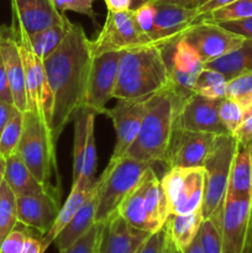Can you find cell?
I'll use <instances>...</instances> for the list:
<instances>
[{
    "label": "cell",
    "instance_id": "1",
    "mask_svg": "<svg viewBox=\"0 0 252 253\" xmlns=\"http://www.w3.org/2000/svg\"><path fill=\"white\" fill-rule=\"evenodd\" d=\"M91 59L90 40L82 25L71 22L61 44L42 61L53 96L49 136L54 147L64 127L73 123L78 111L85 105Z\"/></svg>",
    "mask_w": 252,
    "mask_h": 253
},
{
    "label": "cell",
    "instance_id": "2",
    "mask_svg": "<svg viewBox=\"0 0 252 253\" xmlns=\"http://www.w3.org/2000/svg\"><path fill=\"white\" fill-rule=\"evenodd\" d=\"M185 99L178 93L172 82L151 95L137 137L125 156L151 165L155 162L167 163L178 131V113Z\"/></svg>",
    "mask_w": 252,
    "mask_h": 253
},
{
    "label": "cell",
    "instance_id": "3",
    "mask_svg": "<svg viewBox=\"0 0 252 253\" xmlns=\"http://www.w3.org/2000/svg\"><path fill=\"white\" fill-rule=\"evenodd\" d=\"M170 84L165 48L158 44L121 52L114 98L133 100L148 98Z\"/></svg>",
    "mask_w": 252,
    "mask_h": 253
},
{
    "label": "cell",
    "instance_id": "4",
    "mask_svg": "<svg viewBox=\"0 0 252 253\" xmlns=\"http://www.w3.org/2000/svg\"><path fill=\"white\" fill-rule=\"evenodd\" d=\"M151 166V163L141 162L127 156L111 158L103 174L96 179V222H105L111 215L118 211L124 200L141 182L146 170Z\"/></svg>",
    "mask_w": 252,
    "mask_h": 253
},
{
    "label": "cell",
    "instance_id": "5",
    "mask_svg": "<svg viewBox=\"0 0 252 253\" xmlns=\"http://www.w3.org/2000/svg\"><path fill=\"white\" fill-rule=\"evenodd\" d=\"M16 152L36 179L44 187H51L49 178L51 169L56 166V147L51 141L48 128L36 111L24 113L22 133Z\"/></svg>",
    "mask_w": 252,
    "mask_h": 253
},
{
    "label": "cell",
    "instance_id": "6",
    "mask_svg": "<svg viewBox=\"0 0 252 253\" xmlns=\"http://www.w3.org/2000/svg\"><path fill=\"white\" fill-rule=\"evenodd\" d=\"M237 150L239 143L234 136H216L214 147L204 163L205 188L202 205L204 219L211 216L224 204L230 172Z\"/></svg>",
    "mask_w": 252,
    "mask_h": 253
},
{
    "label": "cell",
    "instance_id": "7",
    "mask_svg": "<svg viewBox=\"0 0 252 253\" xmlns=\"http://www.w3.org/2000/svg\"><path fill=\"white\" fill-rule=\"evenodd\" d=\"M204 188V167L169 168L161 179V189L169 215L190 214L202 209Z\"/></svg>",
    "mask_w": 252,
    "mask_h": 253
},
{
    "label": "cell",
    "instance_id": "8",
    "mask_svg": "<svg viewBox=\"0 0 252 253\" xmlns=\"http://www.w3.org/2000/svg\"><path fill=\"white\" fill-rule=\"evenodd\" d=\"M155 44L138 30L132 10L108 11L105 22L93 41L91 54L99 56L105 52H124L137 47Z\"/></svg>",
    "mask_w": 252,
    "mask_h": 253
},
{
    "label": "cell",
    "instance_id": "9",
    "mask_svg": "<svg viewBox=\"0 0 252 253\" xmlns=\"http://www.w3.org/2000/svg\"><path fill=\"white\" fill-rule=\"evenodd\" d=\"M252 232V198L226 194L222 205V253H244Z\"/></svg>",
    "mask_w": 252,
    "mask_h": 253
},
{
    "label": "cell",
    "instance_id": "10",
    "mask_svg": "<svg viewBox=\"0 0 252 253\" xmlns=\"http://www.w3.org/2000/svg\"><path fill=\"white\" fill-rule=\"evenodd\" d=\"M120 57L121 52H105L91 59L84 108L96 115L104 114L106 104L114 98Z\"/></svg>",
    "mask_w": 252,
    "mask_h": 253
},
{
    "label": "cell",
    "instance_id": "11",
    "mask_svg": "<svg viewBox=\"0 0 252 253\" xmlns=\"http://www.w3.org/2000/svg\"><path fill=\"white\" fill-rule=\"evenodd\" d=\"M182 37L199 53L204 63L235 51L245 41L242 36L214 22H199Z\"/></svg>",
    "mask_w": 252,
    "mask_h": 253
},
{
    "label": "cell",
    "instance_id": "12",
    "mask_svg": "<svg viewBox=\"0 0 252 253\" xmlns=\"http://www.w3.org/2000/svg\"><path fill=\"white\" fill-rule=\"evenodd\" d=\"M220 100L207 99L198 93L190 94L179 108L177 130L214 133L216 136L230 135L217 113Z\"/></svg>",
    "mask_w": 252,
    "mask_h": 253
},
{
    "label": "cell",
    "instance_id": "13",
    "mask_svg": "<svg viewBox=\"0 0 252 253\" xmlns=\"http://www.w3.org/2000/svg\"><path fill=\"white\" fill-rule=\"evenodd\" d=\"M148 98L119 100L118 105L111 109H105L104 115L113 121L116 135L115 147L111 158L125 156L130 146L136 140L145 116Z\"/></svg>",
    "mask_w": 252,
    "mask_h": 253
},
{
    "label": "cell",
    "instance_id": "14",
    "mask_svg": "<svg viewBox=\"0 0 252 253\" xmlns=\"http://www.w3.org/2000/svg\"><path fill=\"white\" fill-rule=\"evenodd\" d=\"M16 208L17 221L44 236L53 226L61 209L59 195L52 188L37 194L16 197Z\"/></svg>",
    "mask_w": 252,
    "mask_h": 253
},
{
    "label": "cell",
    "instance_id": "15",
    "mask_svg": "<svg viewBox=\"0 0 252 253\" xmlns=\"http://www.w3.org/2000/svg\"><path fill=\"white\" fill-rule=\"evenodd\" d=\"M156 16L151 40L155 44L166 46L175 43L188 30L199 24V11L197 7H184L178 5H155Z\"/></svg>",
    "mask_w": 252,
    "mask_h": 253
},
{
    "label": "cell",
    "instance_id": "16",
    "mask_svg": "<svg viewBox=\"0 0 252 253\" xmlns=\"http://www.w3.org/2000/svg\"><path fill=\"white\" fill-rule=\"evenodd\" d=\"M215 140L216 135L214 133L178 130L167 160L168 168L204 167Z\"/></svg>",
    "mask_w": 252,
    "mask_h": 253
},
{
    "label": "cell",
    "instance_id": "17",
    "mask_svg": "<svg viewBox=\"0 0 252 253\" xmlns=\"http://www.w3.org/2000/svg\"><path fill=\"white\" fill-rule=\"evenodd\" d=\"M11 4L12 26L27 36L68 20L66 14L56 9L51 0H11Z\"/></svg>",
    "mask_w": 252,
    "mask_h": 253
},
{
    "label": "cell",
    "instance_id": "18",
    "mask_svg": "<svg viewBox=\"0 0 252 253\" xmlns=\"http://www.w3.org/2000/svg\"><path fill=\"white\" fill-rule=\"evenodd\" d=\"M0 49L5 72L11 86L14 104L20 111L25 113L29 110V104L25 86L24 64L20 54L16 31L12 26H0Z\"/></svg>",
    "mask_w": 252,
    "mask_h": 253
},
{
    "label": "cell",
    "instance_id": "19",
    "mask_svg": "<svg viewBox=\"0 0 252 253\" xmlns=\"http://www.w3.org/2000/svg\"><path fill=\"white\" fill-rule=\"evenodd\" d=\"M150 235L131 226L116 211L104 222L98 253H136Z\"/></svg>",
    "mask_w": 252,
    "mask_h": 253
},
{
    "label": "cell",
    "instance_id": "20",
    "mask_svg": "<svg viewBox=\"0 0 252 253\" xmlns=\"http://www.w3.org/2000/svg\"><path fill=\"white\" fill-rule=\"evenodd\" d=\"M203 67L204 62L199 53L183 37L175 41L169 64L170 82L184 98L194 93L195 81Z\"/></svg>",
    "mask_w": 252,
    "mask_h": 253
},
{
    "label": "cell",
    "instance_id": "21",
    "mask_svg": "<svg viewBox=\"0 0 252 253\" xmlns=\"http://www.w3.org/2000/svg\"><path fill=\"white\" fill-rule=\"evenodd\" d=\"M95 180H88L85 178H79L73 185H72V190L69 193L68 198H67L66 203H64L63 207L59 209L58 215H57V219L54 221L53 226L51 227L48 232H47L44 236L41 237L42 241V249L46 251L49 246H51L52 242L54 241V239L57 237V235L64 229L67 224L72 220V217L77 214L81 207L83 205V203L85 202L86 198L89 197L91 192H93L94 187H95Z\"/></svg>",
    "mask_w": 252,
    "mask_h": 253
},
{
    "label": "cell",
    "instance_id": "22",
    "mask_svg": "<svg viewBox=\"0 0 252 253\" xmlns=\"http://www.w3.org/2000/svg\"><path fill=\"white\" fill-rule=\"evenodd\" d=\"M96 208H98V184L95 183L93 192L89 194L81 209L54 239L53 242L59 252L71 246L95 224Z\"/></svg>",
    "mask_w": 252,
    "mask_h": 253
},
{
    "label": "cell",
    "instance_id": "23",
    "mask_svg": "<svg viewBox=\"0 0 252 253\" xmlns=\"http://www.w3.org/2000/svg\"><path fill=\"white\" fill-rule=\"evenodd\" d=\"M143 184V207L150 222L151 231L156 232L162 229L170 216L163 199L161 180L156 175L152 166L146 170L142 178Z\"/></svg>",
    "mask_w": 252,
    "mask_h": 253
},
{
    "label": "cell",
    "instance_id": "24",
    "mask_svg": "<svg viewBox=\"0 0 252 253\" xmlns=\"http://www.w3.org/2000/svg\"><path fill=\"white\" fill-rule=\"evenodd\" d=\"M5 182L7 183L10 189L14 192L16 197L37 194V193L52 189V187H44L36 179V177L27 168L17 152L12 153L10 157L6 158Z\"/></svg>",
    "mask_w": 252,
    "mask_h": 253
},
{
    "label": "cell",
    "instance_id": "25",
    "mask_svg": "<svg viewBox=\"0 0 252 253\" xmlns=\"http://www.w3.org/2000/svg\"><path fill=\"white\" fill-rule=\"evenodd\" d=\"M226 194L252 198V142L242 147L239 146L232 162Z\"/></svg>",
    "mask_w": 252,
    "mask_h": 253
},
{
    "label": "cell",
    "instance_id": "26",
    "mask_svg": "<svg viewBox=\"0 0 252 253\" xmlns=\"http://www.w3.org/2000/svg\"><path fill=\"white\" fill-rule=\"evenodd\" d=\"M203 220L202 209L184 215H170L166 226L173 246L178 252L183 253L194 241L199 232Z\"/></svg>",
    "mask_w": 252,
    "mask_h": 253
},
{
    "label": "cell",
    "instance_id": "27",
    "mask_svg": "<svg viewBox=\"0 0 252 253\" xmlns=\"http://www.w3.org/2000/svg\"><path fill=\"white\" fill-rule=\"evenodd\" d=\"M204 67L220 72L227 81L241 73L252 72V40L245 39L239 48L214 61L207 62Z\"/></svg>",
    "mask_w": 252,
    "mask_h": 253
},
{
    "label": "cell",
    "instance_id": "28",
    "mask_svg": "<svg viewBox=\"0 0 252 253\" xmlns=\"http://www.w3.org/2000/svg\"><path fill=\"white\" fill-rule=\"evenodd\" d=\"M69 25H71V21L68 19L67 21L62 22V24H56L51 27H47V29L36 32V34L31 35V36H27L24 32L19 31L14 26L12 27L16 31V35L21 36L26 41L27 46L31 49L32 53L39 59L43 61L63 41L64 36H66L67 31H68Z\"/></svg>",
    "mask_w": 252,
    "mask_h": 253
},
{
    "label": "cell",
    "instance_id": "29",
    "mask_svg": "<svg viewBox=\"0 0 252 253\" xmlns=\"http://www.w3.org/2000/svg\"><path fill=\"white\" fill-rule=\"evenodd\" d=\"M91 114L94 111L86 108H82L74 119V141H73V180L72 184L81 178L83 170L84 152H85L86 137H88V126Z\"/></svg>",
    "mask_w": 252,
    "mask_h": 253
},
{
    "label": "cell",
    "instance_id": "30",
    "mask_svg": "<svg viewBox=\"0 0 252 253\" xmlns=\"http://www.w3.org/2000/svg\"><path fill=\"white\" fill-rule=\"evenodd\" d=\"M221 214L222 207L219 208L211 216L203 220L200 225L198 236L203 253H222Z\"/></svg>",
    "mask_w": 252,
    "mask_h": 253
},
{
    "label": "cell",
    "instance_id": "31",
    "mask_svg": "<svg viewBox=\"0 0 252 253\" xmlns=\"http://www.w3.org/2000/svg\"><path fill=\"white\" fill-rule=\"evenodd\" d=\"M17 222L16 195L4 180L0 188V246Z\"/></svg>",
    "mask_w": 252,
    "mask_h": 253
},
{
    "label": "cell",
    "instance_id": "32",
    "mask_svg": "<svg viewBox=\"0 0 252 253\" xmlns=\"http://www.w3.org/2000/svg\"><path fill=\"white\" fill-rule=\"evenodd\" d=\"M250 16H252V0H236L214 11L199 15V22L220 24V22L236 21Z\"/></svg>",
    "mask_w": 252,
    "mask_h": 253
},
{
    "label": "cell",
    "instance_id": "33",
    "mask_svg": "<svg viewBox=\"0 0 252 253\" xmlns=\"http://www.w3.org/2000/svg\"><path fill=\"white\" fill-rule=\"evenodd\" d=\"M226 98L235 100L247 110L252 105V72H246L227 81Z\"/></svg>",
    "mask_w": 252,
    "mask_h": 253
},
{
    "label": "cell",
    "instance_id": "34",
    "mask_svg": "<svg viewBox=\"0 0 252 253\" xmlns=\"http://www.w3.org/2000/svg\"><path fill=\"white\" fill-rule=\"evenodd\" d=\"M22 123H24V113L17 110L2 130L0 135V156L4 158L10 157L12 153L16 152L21 138Z\"/></svg>",
    "mask_w": 252,
    "mask_h": 253
},
{
    "label": "cell",
    "instance_id": "35",
    "mask_svg": "<svg viewBox=\"0 0 252 253\" xmlns=\"http://www.w3.org/2000/svg\"><path fill=\"white\" fill-rule=\"evenodd\" d=\"M220 121L230 135H234L244 121V110L241 105L229 98H222L217 106Z\"/></svg>",
    "mask_w": 252,
    "mask_h": 253
},
{
    "label": "cell",
    "instance_id": "36",
    "mask_svg": "<svg viewBox=\"0 0 252 253\" xmlns=\"http://www.w3.org/2000/svg\"><path fill=\"white\" fill-rule=\"evenodd\" d=\"M104 222H95L76 242L59 253H98Z\"/></svg>",
    "mask_w": 252,
    "mask_h": 253
},
{
    "label": "cell",
    "instance_id": "37",
    "mask_svg": "<svg viewBox=\"0 0 252 253\" xmlns=\"http://www.w3.org/2000/svg\"><path fill=\"white\" fill-rule=\"evenodd\" d=\"M96 114H91L88 126V137H86L85 152H84L83 170L82 178L88 180H95V166H96V150H95V137H94V125H95Z\"/></svg>",
    "mask_w": 252,
    "mask_h": 253
},
{
    "label": "cell",
    "instance_id": "38",
    "mask_svg": "<svg viewBox=\"0 0 252 253\" xmlns=\"http://www.w3.org/2000/svg\"><path fill=\"white\" fill-rule=\"evenodd\" d=\"M27 229L29 227L22 225L21 222H17L16 226L2 241L0 246V253H21L26 239L30 236Z\"/></svg>",
    "mask_w": 252,
    "mask_h": 253
},
{
    "label": "cell",
    "instance_id": "39",
    "mask_svg": "<svg viewBox=\"0 0 252 253\" xmlns=\"http://www.w3.org/2000/svg\"><path fill=\"white\" fill-rule=\"evenodd\" d=\"M51 1L62 14L66 11L78 12V14L88 16L94 24H96V14L94 11L93 0H51Z\"/></svg>",
    "mask_w": 252,
    "mask_h": 253
},
{
    "label": "cell",
    "instance_id": "40",
    "mask_svg": "<svg viewBox=\"0 0 252 253\" xmlns=\"http://www.w3.org/2000/svg\"><path fill=\"white\" fill-rule=\"evenodd\" d=\"M132 11L138 30L146 37H148L151 40V35H152L153 31V24H155L156 6L153 4H151V2H147V4H143L140 7H137V9L132 10Z\"/></svg>",
    "mask_w": 252,
    "mask_h": 253
},
{
    "label": "cell",
    "instance_id": "41",
    "mask_svg": "<svg viewBox=\"0 0 252 253\" xmlns=\"http://www.w3.org/2000/svg\"><path fill=\"white\" fill-rule=\"evenodd\" d=\"M168 241V230L167 226H163L158 231L152 232L146 239V241L141 245L140 249L136 253H163L166 245Z\"/></svg>",
    "mask_w": 252,
    "mask_h": 253
},
{
    "label": "cell",
    "instance_id": "42",
    "mask_svg": "<svg viewBox=\"0 0 252 253\" xmlns=\"http://www.w3.org/2000/svg\"><path fill=\"white\" fill-rule=\"evenodd\" d=\"M226 82L227 79L225 78L220 72L203 67L200 73L198 74L193 91H194V93H200V91L205 90V89H209L211 88V86L226 83Z\"/></svg>",
    "mask_w": 252,
    "mask_h": 253
},
{
    "label": "cell",
    "instance_id": "43",
    "mask_svg": "<svg viewBox=\"0 0 252 253\" xmlns=\"http://www.w3.org/2000/svg\"><path fill=\"white\" fill-rule=\"evenodd\" d=\"M232 136L241 147L252 142V105L244 111V121Z\"/></svg>",
    "mask_w": 252,
    "mask_h": 253
},
{
    "label": "cell",
    "instance_id": "44",
    "mask_svg": "<svg viewBox=\"0 0 252 253\" xmlns=\"http://www.w3.org/2000/svg\"><path fill=\"white\" fill-rule=\"evenodd\" d=\"M219 25L224 27V29L234 32V34L240 35L244 39L252 40V16L242 20H236V21L220 22Z\"/></svg>",
    "mask_w": 252,
    "mask_h": 253
},
{
    "label": "cell",
    "instance_id": "45",
    "mask_svg": "<svg viewBox=\"0 0 252 253\" xmlns=\"http://www.w3.org/2000/svg\"><path fill=\"white\" fill-rule=\"evenodd\" d=\"M0 100L10 104V105H15L11 86H10L9 79H7L4 66L0 67Z\"/></svg>",
    "mask_w": 252,
    "mask_h": 253
},
{
    "label": "cell",
    "instance_id": "46",
    "mask_svg": "<svg viewBox=\"0 0 252 253\" xmlns=\"http://www.w3.org/2000/svg\"><path fill=\"white\" fill-rule=\"evenodd\" d=\"M19 110L15 105H10V104L4 103L0 100V135H1L2 130L9 123L10 119L15 115V113Z\"/></svg>",
    "mask_w": 252,
    "mask_h": 253
},
{
    "label": "cell",
    "instance_id": "47",
    "mask_svg": "<svg viewBox=\"0 0 252 253\" xmlns=\"http://www.w3.org/2000/svg\"><path fill=\"white\" fill-rule=\"evenodd\" d=\"M234 1H236V0H208V1H205L202 6L197 7V9L198 11H199V15H205L208 14V12L214 11V10L220 9V7L231 4V2Z\"/></svg>",
    "mask_w": 252,
    "mask_h": 253
},
{
    "label": "cell",
    "instance_id": "48",
    "mask_svg": "<svg viewBox=\"0 0 252 253\" xmlns=\"http://www.w3.org/2000/svg\"><path fill=\"white\" fill-rule=\"evenodd\" d=\"M21 253H44V250L42 249L41 239H36L32 236L27 237Z\"/></svg>",
    "mask_w": 252,
    "mask_h": 253
},
{
    "label": "cell",
    "instance_id": "49",
    "mask_svg": "<svg viewBox=\"0 0 252 253\" xmlns=\"http://www.w3.org/2000/svg\"><path fill=\"white\" fill-rule=\"evenodd\" d=\"M108 11H125L130 10L131 0H104Z\"/></svg>",
    "mask_w": 252,
    "mask_h": 253
},
{
    "label": "cell",
    "instance_id": "50",
    "mask_svg": "<svg viewBox=\"0 0 252 253\" xmlns=\"http://www.w3.org/2000/svg\"><path fill=\"white\" fill-rule=\"evenodd\" d=\"M194 0H152L153 5H178V6L192 7Z\"/></svg>",
    "mask_w": 252,
    "mask_h": 253
},
{
    "label": "cell",
    "instance_id": "51",
    "mask_svg": "<svg viewBox=\"0 0 252 253\" xmlns=\"http://www.w3.org/2000/svg\"><path fill=\"white\" fill-rule=\"evenodd\" d=\"M183 253H203L202 251V246H200V241H199V236L197 235V237L194 239V241L189 245L187 250H185Z\"/></svg>",
    "mask_w": 252,
    "mask_h": 253
},
{
    "label": "cell",
    "instance_id": "52",
    "mask_svg": "<svg viewBox=\"0 0 252 253\" xmlns=\"http://www.w3.org/2000/svg\"><path fill=\"white\" fill-rule=\"evenodd\" d=\"M5 167H6V158L0 156V188L5 180Z\"/></svg>",
    "mask_w": 252,
    "mask_h": 253
},
{
    "label": "cell",
    "instance_id": "53",
    "mask_svg": "<svg viewBox=\"0 0 252 253\" xmlns=\"http://www.w3.org/2000/svg\"><path fill=\"white\" fill-rule=\"evenodd\" d=\"M152 0H131V6L130 10H135L137 7H140L141 5L143 4H147V2H151Z\"/></svg>",
    "mask_w": 252,
    "mask_h": 253
},
{
    "label": "cell",
    "instance_id": "54",
    "mask_svg": "<svg viewBox=\"0 0 252 253\" xmlns=\"http://www.w3.org/2000/svg\"><path fill=\"white\" fill-rule=\"evenodd\" d=\"M244 253H252V232H251V236H250L249 242H247L246 250H245Z\"/></svg>",
    "mask_w": 252,
    "mask_h": 253
},
{
    "label": "cell",
    "instance_id": "55",
    "mask_svg": "<svg viewBox=\"0 0 252 253\" xmlns=\"http://www.w3.org/2000/svg\"><path fill=\"white\" fill-rule=\"evenodd\" d=\"M205 1H208V0H194V1H193L192 7H199V6H202V5L204 4Z\"/></svg>",
    "mask_w": 252,
    "mask_h": 253
},
{
    "label": "cell",
    "instance_id": "56",
    "mask_svg": "<svg viewBox=\"0 0 252 253\" xmlns=\"http://www.w3.org/2000/svg\"><path fill=\"white\" fill-rule=\"evenodd\" d=\"M168 230V229H167ZM163 253H170V240H169V235H168V241H167V245H166V249Z\"/></svg>",
    "mask_w": 252,
    "mask_h": 253
},
{
    "label": "cell",
    "instance_id": "57",
    "mask_svg": "<svg viewBox=\"0 0 252 253\" xmlns=\"http://www.w3.org/2000/svg\"><path fill=\"white\" fill-rule=\"evenodd\" d=\"M170 240V239H169ZM170 253H180V252H178L177 250L174 249V246H173V244H172V241H170Z\"/></svg>",
    "mask_w": 252,
    "mask_h": 253
},
{
    "label": "cell",
    "instance_id": "58",
    "mask_svg": "<svg viewBox=\"0 0 252 253\" xmlns=\"http://www.w3.org/2000/svg\"><path fill=\"white\" fill-rule=\"evenodd\" d=\"M4 66V63H2V54H1V49H0V67Z\"/></svg>",
    "mask_w": 252,
    "mask_h": 253
}]
</instances>
